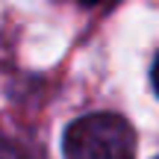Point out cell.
Here are the masks:
<instances>
[{
    "label": "cell",
    "instance_id": "cell-5",
    "mask_svg": "<svg viewBox=\"0 0 159 159\" xmlns=\"http://www.w3.org/2000/svg\"><path fill=\"white\" fill-rule=\"evenodd\" d=\"M156 159H159V156H156Z\"/></svg>",
    "mask_w": 159,
    "mask_h": 159
},
{
    "label": "cell",
    "instance_id": "cell-4",
    "mask_svg": "<svg viewBox=\"0 0 159 159\" xmlns=\"http://www.w3.org/2000/svg\"><path fill=\"white\" fill-rule=\"evenodd\" d=\"M80 3H103V0H80Z\"/></svg>",
    "mask_w": 159,
    "mask_h": 159
},
{
    "label": "cell",
    "instance_id": "cell-1",
    "mask_svg": "<svg viewBox=\"0 0 159 159\" xmlns=\"http://www.w3.org/2000/svg\"><path fill=\"white\" fill-rule=\"evenodd\" d=\"M65 159H136V133L115 112H91L65 130Z\"/></svg>",
    "mask_w": 159,
    "mask_h": 159
},
{
    "label": "cell",
    "instance_id": "cell-2",
    "mask_svg": "<svg viewBox=\"0 0 159 159\" xmlns=\"http://www.w3.org/2000/svg\"><path fill=\"white\" fill-rule=\"evenodd\" d=\"M0 159H44L35 148L21 142H0Z\"/></svg>",
    "mask_w": 159,
    "mask_h": 159
},
{
    "label": "cell",
    "instance_id": "cell-3",
    "mask_svg": "<svg viewBox=\"0 0 159 159\" xmlns=\"http://www.w3.org/2000/svg\"><path fill=\"white\" fill-rule=\"evenodd\" d=\"M150 80H153V89H156V94H159V56H156V62H153V71H150Z\"/></svg>",
    "mask_w": 159,
    "mask_h": 159
}]
</instances>
